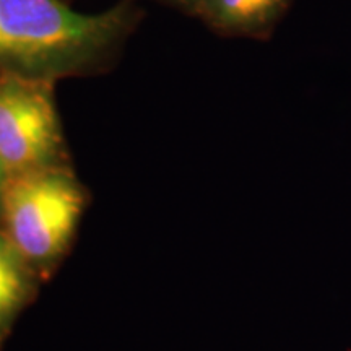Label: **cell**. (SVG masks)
<instances>
[{
    "label": "cell",
    "instance_id": "7",
    "mask_svg": "<svg viewBox=\"0 0 351 351\" xmlns=\"http://www.w3.org/2000/svg\"><path fill=\"white\" fill-rule=\"evenodd\" d=\"M7 176H8V173H7V169H5V166H3V163H2V161H0V192H2V187H3V182H5V179H7Z\"/></svg>",
    "mask_w": 351,
    "mask_h": 351
},
{
    "label": "cell",
    "instance_id": "2",
    "mask_svg": "<svg viewBox=\"0 0 351 351\" xmlns=\"http://www.w3.org/2000/svg\"><path fill=\"white\" fill-rule=\"evenodd\" d=\"M7 239L32 262H51L69 247L85 210V192L59 165L8 174L0 192Z\"/></svg>",
    "mask_w": 351,
    "mask_h": 351
},
{
    "label": "cell",
    "instance_id": "3",
    "mask_svg": "<svg viewBox=\"0 0 351 351\" xmlns=\"http://www.w3.org/2000/svg\"><path fill=\"white\" fill-rule=\"evenodd\" d=\"M62 143L54 82L0 75V161L7 173L57 165Z\"/></svg>",
    "mask_w": 351,
    "mask_h": 351
},
{
    "label": "cell",
    "instance_id": "5",
    "mask_svg": "<svg viewBox=\"0 0 351 351\" xmlns=\"http://www.w3.org/2000/svg\"><path fill=\"white\" fill-rule=\"evenodd\" d=\"M25 261L7 236L0 234V330L10 324L28 298L29 282Z\"/></svg>",
    "mask_w": 351,
    "mask_h": 351
},
{
    "label": "cell",
    "instance_id": "6",
    "mask_svg": "<svg viewBox=\"0 0 351 351\" xmlns=\"http://www.w3.org/2000/svg\"><path fill=\"white\" fill-rule=\"evenodd\" d=\"M173 2L178 3V5L184 7V8H187L189 12L194 13L197 5H199V3H200V0H173Z\"/></svg>",
    "mask_w": 351,
    "mask_h": 351
},
{
    "label": "cell",
    "instance_id": "4",
    "mask_svg": "<svg viewBox=\"0 0 351 351\" xmlns=\"http://www.w3.org/2000/svg\"><path fill=\"white\" fill-rule=\"evenodd\" d=\"M291 0H200L194 15L223 36L265 38L285 13Z\"/></svg>",
    "mask_w": 351,
    "mask_h": 351
},
{
    "label": "cell",
    "instance_id": "1",
    "mask_svg": "<svg viewBox=\"0 0 351 351\" xmlns=\"http://www.w3.org/2000/svg\"><path fill=\"white\" fill-rule=\"evenodd\" d=\"M135 19L129 0L93 15L62 0H0V75L56 83L96 72L121 49Z\"/></svg>",
    "mask_w": 351,
    "mask_h": 351
}]
</instances>
